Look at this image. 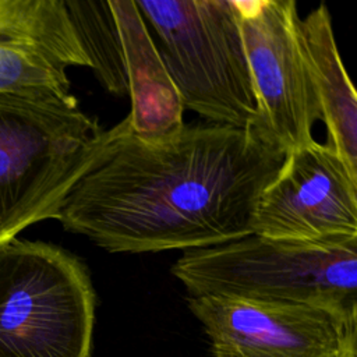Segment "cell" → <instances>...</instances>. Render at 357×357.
Returning a JSON list of instances; mask_svg holds the SVG:
<instances>
[{"label":"cell","instance_id":"2","mask_svg":"<svg viewBox=\"0 0 357 357\" xmlns=\"http://www.w3.org/2000/svg\"><path fill=\"white\" fill-rule=\"evenodd\" d=\"M172 273L190 297L298 303L357 315V236L305 241L250 233L184 251Z\"/></svg>","mask_w":357,"mask_h":357},{"label":"cell","instance_id":"11","mask_svg":"<svg viewBox=\"0 0 357 357\" xmlns=\"http://www.w3.org/2000/svg\"><path fill=\"white\" fill-rule=\"evenodd\" d=\"M300 35L328 131L326 144L357 176V96L340 61L326 4L300 18Z\"/></svg>","mask_w":357,"mask_h":357},{"label":"cell","instance_id":"12","mask_svg":"<svg viewBox=\"0 0 357 357\" xmlns=\"http://www.w3.org/2000/svg\"><path fill=\"white\" fill-rule=\"evenodd\" d=\"M340 357H357V336L347 340Z\"/></svg>","mask_w":357,"mask_h":357},{"label":"cell","instance_id":"5","mask_svg":"<svg viewBox=\"0 0 357 357\" xmlns=\"http://www.w3.org/2000/svg\"><path fill=\"white\" fill-rule=\"evenodd\" d=\"M95 291L86 265L43 241L0 247V357H89Z\"/></svg>","mask_w":357,"mask_h":357},{"label":"cell","instance_id":"4","mask_svg":"<svg viewBox=\"0 0 357 357\" xmlns=\"http://www.w3.org/2000/svg\"><path fill=\"white\" fill-rule=\"evenodd\" d=\"M183 107L212 124L255 127L258 100L234 0H137Z\"/></svg>","mask_w":357,"mask_h":357},{"label":"cell","instance_id":"7","mask_svg":"<svg viewBox=\"0 0 357 357\" xmlns=\"http://www.w3.org/2000/svg\"><path fill=\"white\" fill-rule=\"evenodd\" d=\"M258 100L257 128L286 155L315 142L322 121L294 0H234Z\"/></svg>","mask_w":357,"mask_h":357},{"label":"cell","instance_id":"3","mask_svg":"<svg viewBox=\"0 0 357 357\" xmlns=\"http://www.w3.org/2000/svg\"><path fill=\"white\" fill-rule=\"evenodd\" d=\"M105 137L78 100L0 91V247L56 219Z\"/></svg>","mask_w":357,"mask_h":357},{"label":"cell","instance_id":"8","mask_svg":"<svg viewBox=\"0 0 357 357\" xmlns=\"http://www.w3.org/2000/svg\"><path fill=\"white\" fill-rule=\"evenodd\" d=\"M213 357H340L357 315L325 307L222 296L190 297Z\"/></svg>","mask_w":357,"mask_h":357},{"label":"cell","instance_id":"6","mask_svg":"<svg viewBox=\"0 0 357 357\" xmlns=\"http://www.w3.org/2000/svg\"><path fill=\"white\" fill-rule=\"evenodd\" d=\"M89 68L117 96H130L127 116L141 137H163L183 123V105L135 1L64 0Z\"/></svg>","mask_w":357,"mask_h":357},{"label":"cell","instance_id":"1","mask_svg":"<svg viewBox=\"0 0 357 357\" xmlns=\"http://www.w3.org/2000/svg\"><path fill=\"white\" fill-rule=\"evenodd\" d=\"M284 160L257 127L183 124L141 137L124 117L106 130L56 219L109 252L218 245L251 233L257 202Z\"/></svg>","mask_w":357,"mask_h":357},{"label":"cell","instance_id":"9","mask_svg":"<svg viewBox=\"0 0 357 357\" xmlns=\"http://www.w3.org/2000/svg\"><path fill=\"white\" fill-rule=\"evenodd\" d=\"M251 233L305 241L357 236V176L326 142L291 151L257 202Z\"/></svg>","mask_w":357,"mask_h":357},{"label":"cell","instance_id":"10","mask_svg":"<svg viewBox=\"0 0 357 357\" xmlns=\"http://www.w3.org/2000/svg\"><path fill=\"white\" fill-rule=\"evenodd\" d=\"M68 67H89L64 0H0V91L77 100Z\"/></svg>","mask_w":357,"mask_h":357}]
</instances>
